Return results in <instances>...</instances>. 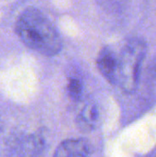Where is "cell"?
<instances>
[{
	"label": "cell",
	"mask_w": 156,
	"mask_h": 157,
	"mask_svg": "<svg viewBox=\"0 0 156 157\" xmlns=\"http://www.w3.org/2000/svg\"><path fill=\"white\" fill-rule=\"evenodd\" d=\"M16 32L29 49L44 55L54 56L63 48L59 32L50 19L39 9H25L16 21Z\"/></svg>",
	"instance_id": "1"
},
{
	"label": "cell",
	"mask_w": 156,
	"mask_h": 157,
	"mask_svg": "<svg viewBox=\"0 0 156 157\" xmlns=\"http://www.w3.org/2000/svg\"><path fill=\"white\" fill-rule=\"evenodd\" d=\"M147 52L145 41L139 38L130 40L118 58L117 84L126 93H133L138 86L140 70Z\"/></svg>",
	"instance_id": "2"
},
{
	"label": "cell",
	"mask_w": 156,
	"mask_h": 157,
	"mask_svg": "<svg viewBox=\"0 0 156 157\" xmlns=\"http://www.w3.org/2000/svg\"><path fill=\"white\" fill-rule=\"evenodd\" d=\"M17 157H43L45 154V140L38 134L23 136L15 144Z\"/></svg>",
	"instance_id": "3"
},
{
	"label": "cell",
	"mask_w": 156,
	"mask_h": 157,
	"mask_svg": "<svg viewBox=\"0 0 156 157\" xmlns=\"http://www.w3.org/2000/svg\"><path fill=\"white\" fill-rule=\"evenodd\" d=\"M97 65L108 82L112 85L117 84L118 58L110 48L104 47L100 50L97 58Z\"/></svg>",
	"instance_id": "4"
},
{
	"label": "cell",
	"mask_w": 156,
	"mask_h": 157,
	"mask_svg": "<svg viewBox=\"0 0 156 157\" xmlns=\"http://www.w3.org/2000/svg\"><path fill=\"white\" fill-rule=\"evenodd\" d=\"M53 157H91V148L84 139H69L57 147Z\"/></svg>",
	"instance_id": "5"
},
{
	"label": "cell",
	"mask_w": 156,
	"mask_h": 157,
	"mask_svg": "<svg viewBox=\"0 0 156 157\" xmlns=\"http://www.w3.org/2000/svg\"><path fill=\"white\" fill-rule=\"evenodd\" d=\"M101 121L99 107L94 103L86 104L76 118V125L83 132H90L96 130Z\"/></svg>",
	"instance_id": "6"
},
{
	"label": "cell",
	"mask_w": 156,
	"mask_h": 157,
	"mask_svg": "<svg viewBox=\"0 0 156 157\" xmlns=\"http://www.w3.org/2000/svg\"><path fill=\"white\" fill-rule=\"evenodd\" d=\"M68 95L73 100H79L83 95V85L77 78H70L67 86Z\"/></svg>",
	"instance_id": "7"
},
{
	"label": "cell",
	"mask_w": 156,
	"mask_h": 157,
	"mask_svg": "<svg viewBox=\"0 0 156 157\" xmlns=\"http://www.w3.org/2000/svg\"><path fill=\"white\" fill-rule=\"evenodd\" d=\"M2 131H3V121H2V120L0 118V133H1Z\"/></svg>",
	"instance_id": "8"
}]
</instances>
